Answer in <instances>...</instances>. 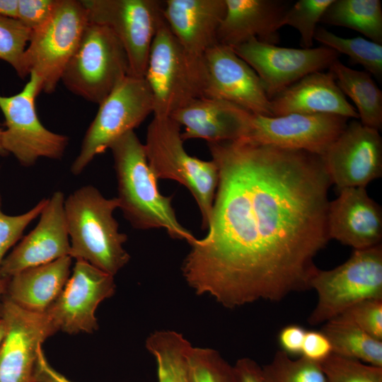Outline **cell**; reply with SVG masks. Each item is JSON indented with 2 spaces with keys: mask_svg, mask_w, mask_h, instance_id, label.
<instances>
[{
  "mask_svg": "<svg viewBox=\"0 0 382 382\" xmlns=\"http://www.w3.org/2000/svg\"><path fill=\"white\" fill-rule=\"evenodd\" d=\"M145 346L155 359L158 382H190L188 354L192 345L183 334L156 330L146 338Z\"/></svg>",
  "mask_w": 382,
  "mask_h": 382,
  "instance_id": "cell-26",
  "label": "cell"
},
{
  "mask_svg": "<svg viewBox=\"0 0 382 382\" xmlns=\"http://www.w3.org/2000/svg\"><path fill=\"white\" fill-rule=\"evenodd\" d=\"M314 40L323 46L348 56L352 63L361 65L366 71L382 80V45L361 37H342L325 28H317Z\"/></svg>",
  "mask_w": 382,
  "mask_h": 382,
  "instance_id": "cell-29",
  "label": "cell"
},
{
  "mask_svg": "<svg viewBox=\"0 0 382 382\" xmlns=\"http://www.w3.org/2000/svg\"><path fill=\"white\" fill-rule=\"evenodd\" d=\"M154 99V117H170L204 97L205 69L202 57L187 51L165 20L154 38L144 74Z\"/></svg>",
  "mask_w": 382,
  "mask_h": 382,
  "instance_id": "cell-5",
  "label": "cell"
},
{
  "mask_svg": "<svg viewBox=\"0 0 382 382\" xmlns=\"http://www.w3.org/2000/svg\"><path fill=\"white\" fill-rule=\"evenodd\" d=\"M320 23L354 30L382 45L380 0H333Z\"/></svg>",
  "mask_w": 382,
  "mask_h": 382,
  "instance_id": "cell-27",
  "label": "cell"
},
{
  "mask_svg": "<svg viewBox=\"0 0 382 382\" xmlns=\"http://www.w3.org/2000/svg\"><path fill=\"white\" fill-rule=\"evenodd\" d=\"M30 76L19 93L0 95L6 125L1 134L2 147L25 167L32 166L40 158L60 159L69 142L66 136L51 132L39 120L35 102L41 92L40 84L33 74Z\"/></svg>",
  "mask_w": 382,
  "mask_h": 382,
  "instance_id": "cell-10",
  "label": "cell"
},
{
  "mask_svg": "<svg viewBox=\"0 0 382 382\" xmlns=\"http://www.w3.org/2000/svg\"><path fill=\"white\" fill-rule=\"evenodd\" d=\"M202 59L204 97L230 102L254 115L273 116L270 100L260 77L231 47L215 44Z\"/></svg>",
  "mask_w": 382,
  "mask_h": 382,
  "instance_id": "cell-17",
  "label": "cell"
},
{
  "mask_svg": "<svg viewBox=\"0 0 382 382\" xmlns=\"http://www.w3.org/2000/svg\"><path fill=\"white\" fill-rule=\"evenodd\" d=\"M71 261L67 255L13 275L7 285L8 298L28 311L45 313L69 278Z\"/></svg>",
  "mask_w": 382,
  "mask_h": 382,
  "instance_id": "cell-24",
  "label": "cell"
},
{
  "mask_svg": "<svg viewBox=\"0 0 382 382\" xmlns=\"http://www.w3.org/2000/svg\"><path fill=\"white\" fill-rule=\"evenodd\" d=\"M270 105L273 116L328 114L359 119L356 108L340 89L330 70L305 76L272 98Z\"/></svg>",
  "mask_w": 382,
  "mask_h": 382,
  "instance_id": "cell-22",
  "label": "cell"
},
{
  "mask_svg": "<svg viewBox=\"0 0 382 382\" xmlns=\"http://www.w3.org/2000/svg\"><path fill=\"white\" fill-rule=\"evenodd\" d=\"M128 75L126 52L107 27L88 23L61 81L74 94L100 104Z\"/></svg>",
  "mask_w": 382,
  "mask_h": 382,
  "instance_id": "cell-7",
  "label": "cell"
},
{
  "mask_svg": "<svg viewBox=\"0 0 382 382\" xmlns=\"http://www.w3.org/2000/svg\"><path fill=\"white\" fill-rule=\"evenodd\" d=\"M6 323L2 318H0V345L6 333Z\"/></svg>",
  "mask_w": 382,
  "mask_h": 382,
  "instance_id": "cell-44",
  "label": "cell"
},
{
  "mask_svg": "<svg viewBox=\"0 0 382 382\" xmlns=\"http://www.w3.org/2000/svg\"><path fill=\"white\" fill-rule=\"evenodd\" d=\"M117 197L105 198L92 185L83 186L64 199V209L71 258L84 260L115 276L130 257L123 245L126 234L119 231L113 216Z\"/></svg>",
  "mask_w": 382,
  "mask_h": 382,
  "instance_id": "cell-3",
  "label": "cell"
},
{
  "mask_svg": "<svg viewBox=\"0 0 382 382\" xmlns=\"http://www.w3.org/2000/svg\"><path fill=\"white\" fill-rule=\"evenodd\" d=\"M232 49L257 73L270 100L305 76L329 69L340 57L325 46L283 47L256 38Z\"/></svg>",
  "mask_w": 382,
  "mask_h": 382,
  "instance_id": "cell-12",
  "label": "cell"
},
{
  "mask_svg": "<svg viewBox=\"0 0 382 382\" xmlns=\"http://www.w3.org/2000/svg\"><path fill=\"white\" fill-rule=\"evenodd\" d=\"M338 190L366 187L382 175V138L379 131L355 120L320 156Z\"/></svg>",
  "mask_w": 382,
  "mask_h": 382,
  "instance_id": "cell-16",
  "label": "cell"
},
{
  "mask_svg": "<svg viewBox=\"0 0 382 382\" xmlns=\"http://www.w3.org/2000/svg\"><path fill=\"white\" fill-rule=\"evenodd\" d=\"M332 354L331 343L320 330H306L301 357L320 364Z\"/></svg>",
  "mask_w": 382,
  "mask_h": 382,
  "instance_id": "cell-38",
  "label": "cell"
},
{
  "mask_svg": "<svg viewBox=\"0 0 382 382\" xmlns=\"http://www.w3.org/2000/svg\"><path fill=\"white\" fill-rule=\"evenodd\" d=\"M109 149L114 160L119 208L130 224L139 230L163 228L173 238L187 243L193 240L194 235L177 219L172 197L160 192L144 145L134 132L125 134Z\"/></svg>",
  "mask_w": 382,
  "mask_h": 382,
  "instance_id": "cell-2",
  "label": "cell"
},
{
  "mask_svg": "<svg viewBox=\"0 0 382 382\" xmlns=\"http://www.w3.org/2000/svg\"><path fill=\"white\" fill-rule=\"evenodd\" d=\"M225 12V0L163 1V16L171 33L187 51L199 57L217 44Z\"/></svg>",
  "mask_w": 382,
  "mask_h": 382,
  "instance_id": "cell-23",
  "label": "cell"
},
{
  "mask_svg": "<svg viewBox=\"0 0 382 382\" xmlns=\"http://www.w3.org/2000/svg\"><path fill=\"white\" fill-rule=\"evenodd\" d=\"M320 331L330 340L332 353L382 367V340L336 318L325 323Z\"/></svg>",
  "mask_w": 382,
  "mask_h": 382,
  "instance_id": "cell-28",
  "label": "cell"
},
{
  "mask_svg": "<svg viewBox=\"0 0 382 382\" xmlns=\"http://www.w3.org/2000/svg\"><path fill=\"white\" fill-rule=\"evenodd\" d=\"M226 12L219 27L217 44L231 48L252 38L277 45L279 30L290 1L283 0H225Z\"/></svg>",
  "mask_w": 382,
  "mask_h": 382,
  "instance_id": "cell-20",
  "label": "cell"
},
{
  "mask_svg": "<svg viewBox=\"0 0 382 382\" xmlns=\"http://www.w3.org/2000/svg\"><path fill=\"white\" fill-rule=\"evenodd\" d=\"M1 318L6 329L0 345V382H35L40 349L57 329L46 313L28 311L8 298Z\"/></svg>",
  "mask_w": 382,
  "mask_h": 382,
  "instance_id": "cell-13",
  "label": "cell"
},
{
  "mask_svg": "<svg viewBox=\"0 0 382 382\" xmlns=\"http://www.w3.org/2000/svg\"><path fill=\"white\" fill-rule=\"evenodd\" d=\"M180 126L170 117H154L146 132L145 152L157 180L168 179L185 186L197 204L202 228H208L219 180L212 161L189 155L183 146Z\"/></svg>",
  "mask_w": 382,
  "mask_h": 382,
  "instance_id": "cell-4",
  "label": "cell"
},
{
  "mask_svg": "<svg viewBox=\"0 0 382 382\" xmlns=\"http://www.w3.org/2000/svg\"><path fill=\"white\" fill-rule=\"evenodd\" d=\"M31 30L16 18L0 16V59L18 73Z\"/></svg>",
  "mask_w": 382,
  "mask_h": 382,
  "instance_id": "cell-34",
  "label": "cell"
},
{
  "mask_svg": "<svg viewBox=\"0 0 382 382\" xmlns=\"http://www.w3.org/2000/svg\"><path fill=\"white\" fill-rule=\"evenodd\" d=\"M348 120L328 114H252L247 132L239 141L303 150L321 156L345 129Z\"/></svg>",
  "mask_w": 382,
  "mask_h": 382,
  "instance_id": "cell-14",
  "label": "cell"
},
{
  "mask_svg": "<svg viewBox=\"0 0 382 382\" xmlns=\"http://www.w3.org/2000/svg\"><path fill=\"white\" fill-rule=\"evenodd\" d=\"M18 0H0V16L16 18Z\"/></svg>",
  "mask_w": 382,
  "mask_h": 382,
  "instance_id": "cell-42",
  "label": "cell"
},
{
  "mask_svg": "<svg viewBox=\"0 0 382 382\" xmlns=\"http://www.w3.org/2000/svg\"><path fill=\"white\" fill-rule=\"evenodd\" d=\"M188 364L190 382H239L234 366L216 349L192 346Z\"/></svg>",
  "mask_w": 382,
  "mask_h": 382,
  "instance_id": "cell-31",
  "label": "cell"
},
{
  "mask_svg": "<svg viewBox=\"0 0 382 382\" xmlns=\"http://www.w3.org/2000/svg\"><path fill=\"white\" fill-rule=\"evenodd\" d=\"M35 382H74L52 368L47 362L42 348L38 354Z\"/></svg>",
  "mask_w": 382,
  "mask_h": 382,
  "instance_id": "cell-41",
  "label": "cell"
},
{
  "mask_svg": "<svg viewBox=\"0 0 382 382\" xmlns=\"http://www.w3.org/2000/svg\"><path fill=\"white\" fill-rule=\"evenodd\" d=\"M252 114L230 102L201 97L170 117L184 127L181 132L183 141L200 139L214 143L242 140Z\"/></svg>",
  "mask_w": 382,
  "mask_h": 382,
  "instance_id": "cell-21",
  "label": "cell"
},
{
  "mask_svg": "<svg viewBox=\"0 0 382 382\" xmlns=\"http://www.w3.org/2000/svg\"><path fill=\"white\" fill-rule=\"evenodd\" d=\"M8 285L7 278H0V299L2 294L6 291ZM1 305L0 304V318H1Z\"/></svg>",
  "mask_w": 382,
  "mask_h": 382,
  "instance_id": "cell-43",
  "label": "cell"
},
{
  "mask_svg": "<svg viewBox=\"0 0 382 382\" xmlns=\"http://www.w3.org/2000/svg\"><path fill=\"white\" fill-rule=\"evenodd\" d=\"M233 366L239 382H265L262 367L255 360L243 357Z\"/></svg>",
  "mask_w": 382,
  "mask_h": 382,
  "instance_id": "cell-40",
  "label": "cell"
},
{
  "mask_svg": "<svg viewBox=\"0 0 382 382\" xmlns=\"http://www.w3.org/2000/svg\"><path fill=\"white\" fill-rule=\"evenodd\" d=\"M88 21L109 28L122 43L129 75L144 78L151 47L163 21V1L81 0Z\"/></svg>",
  "mask_w": 382,
  "mask_h": 382,
  "instance_id": "cell-11",
  "label": "cell"
},
{
  "mask_svg": "<svg viewBox=\"0 0 382 382\" xmlns=\"http://www.w3.org/2000/svg\"><path fill=\"white\" fill-rule=\"evenodd\" d=\"M318 296L308 318L311 325L325 323L352 305L367 299H382V245L354 250L342 265L318 269L310 282Z\"/></svg>",
  "mask_w": 382,
  "mask_h": 382,
  "instance_id": "cell-8",
  "label": "cell"
},
{
  "mask_svg": "<svg viewBox=\"0 0 382 382\" xmlns=\"http://www.w3.org/2000/svg\"><path fill=\"white\" fill-rule=\"evenodd\" d=\"M61 191L55 192L40 214L37 226L4 259L0 278H11L28 268L69 255L68 235Z\"/></svg>",
  "mask_w": 382,
  "mask_h": 382,
  "instance_id": "cell-18",
  "label": "cell"
},
{
  "mask_svg": "<svg viewBox=\"0 0 382 382\" xmlns=\"http://www.w3.org/2000/svg\"><path fill=\"white\" fill-rule=\"evenodd\" d=\"M3 129L4 128L1 127V125H0V155L1 156H4V155H6L7 153L4 151V149H3L2 147V145H1V134H2V132H3Z\"/></svg>",
  "mask_w": 382,
  "mask_h": 382,
  "instance_id": "cell-45",
  "label": "cell"
},
{
  "mask_svg": "<svg viewBox=\"0 0 382 382\" xmlns=\"http://www.w3.org/2000/svg\"><path fill=\"white\" fill-rule=\"evenodd\" d=\"M88 23V12L81 0H58L49 19L31 31L18 75L33 74L41 91L52 93Z\"/></svg>",
  "mask_w": 382,
  "mask_h": 382,
  "instance_id": "cell-6",
  "label": "cell"
},
{
  "mask_svg": "<svg viewBox=\"0 0 382 382\" xmlns=\"http://www.w3.org/2000/svg\"><path fill=\"white\" fill-rule=\"evenodd\" d=\"M115 291L114 276L76 260L71 276L45 313L57 331L93 333L98 328L97 307Z\"/></svg>",
  "mask_w": 382,
  "mask_h": 382,
  "instance_id": "cell-15",
  "label": "cell"
},
{
  "mask_svg": "<svg viewBox=\"0 0 382 382\" xmlns=\"http://www.w3.org/2000/svg\"><path fill=\"white\" fill-rule=\"evenodd\" d=\"M57 1L58 0H18L16 19L33 31L49 19Z\"/></svg>",
  "mask_w": 382,
  "mask_h": 382,
  "instance_id": "cell-37",
  "label": "cell"
},
{
  "mask_svg": "<svg viewBox=\"0 0 382 382\" xmlns=\"http://www.w3.org/2000/svg\"><path fill=\"white\" fill-rule=\"evenodd\" d=\"M343 94L355 104L360 122L380 130L382 127V91L366 71L351 69L339 59L328 69Z\"/></svg>",
  "mask_w": 382,
  "mask_h": 382,
  "instance_id": "cell-25",
  "label": "cell"
},
{
  "mask_svg": "<svg viewBox=\"0 0 382 382\" xmlns=\"http://www.w3.org/2000/svg\"><path fill=\"white\" fill-rule=\"evenodd\" d=\"M262 371L265 382H326L320 364L302 357L293 359L281 349Z\"/></svg>",
  "mask_w": 382,
  "mask_h": 382,
  "instance_id": "cell-30",
  "label": "cell"
},
{
  "mask_svg": "<svg viewBox=\"0 0 382 382\" xmlns=\"http://www.w3.org/2000/svg\"><path fill=\"white\" fill-rule=\"evenodd\" d=\"M333 0H299L291 4L282 20L284 25L295 28L300 35L302 48H311L317 24Z\"/></svg>",
  "mask_w": 382,
  "mask_h": 382,
  "instance_id": "cell-32",
  "label": "cell"
},
{
  "mask_svg": "<svg viewBox=\"0 0 382 382\" xmlns=\"http://www.w3.org/2000/svg\"><path fill=\"white\" fill-rule=\"evenodd\" d=\"M48 199H42L28 212L16 216L4 214L0 196V269L6 252L22 236L25 228L40 216Z\"/></svg>",
  "mask_w": 382,
  "mask_h": 382,
  "instance_id": "cell-36",
  "label": "cell"
},
{
  "mask_svg": "<svg viewBox=\"0 0 382 382\" xmlns=\"http://www.w3.org/2000/svg\"><path fill=\"white\" fill-rule=\"evenodd\" d=\"M154 112V99L144 78L128 75L99 104L74 161L72 174H81L91 161Z\"/></svg>",
  "mask_w": 382,
  "mask_h": 382,
  "instance_id": "cell-9",
  "label": "cell"
},
{
  "mask_svg": "<svg viewBox=\"0 0 382 382\" xmlns=\"http://www.w3.org/2000/svg\"><path fill=\"white\" fill-rule=\"evenodd\" d=\"M219 180L207 234L182 273L228 308L310 289L326 245L332 181L319 155L245 141L207 143Z\"/></svg>",
  "mask_w": 382,
  "mask_h": 382,
  "instance_id": "cell-1",
  "label": "cell"
},
{
  "mask_svg": "<svg viewBox=\"0 0 382 382\" xmlns=\"http://www.w3.org/2000/svg\"><path fill=\"white\" fill-rule=\"evenodd\" d=\"M306 330L299 325H288L279 331L278 343L281 350L290 356H301Z\"/></svg>",
  "mask_w": 382,
  "mask_h": 382,
  "instance_id": "cell-39",
  "label": "cell"
},
{
  "mask_svg": "<svg viewBox=\"0 0 382 382\" xmlns=\"http://www.w3.org/2000/svg\"><path fill=\"white\" fill-rule=\"evenodd\" d=\"M337 320L352 324L371 336L382 340V299H367L347 308Z\"/></svg>",
  "mask_w": 382,
  "mask_h": 382,
  "instance_id": "cell-35",
  "label": "cell"
},
{
  "mask_svg": "<svg viewBox=\"0 0 382 382\" xmlns=\"http://www.w3.org/2000/svg\"><path fill=\"white\" fill-rule=\"evenodd\" d=\"M320 365L326 382H382V367L334 353Z\"/></svg>",
  "mask_w": 382,
  "mask_h": 382,
  "instance_id": "cell-33",
  "label": "cell"
},
{
  "mask_svg": "<svg viewBox=\"0 0 382 382\" xmlns=\"http://www.w3.org/2000/svg\"><path fill=\"white\" fill-rule=\"evenodd\" d=\"M328 232L334 238L354 250L381 244L382 209L371 199L366 187H347L329 202Z\"/></svg>",
  "mask_w": 382,
  "mask_h": 382,
  "instance_id": "cell-19",
  "label": "cell"
}]
</instances>
